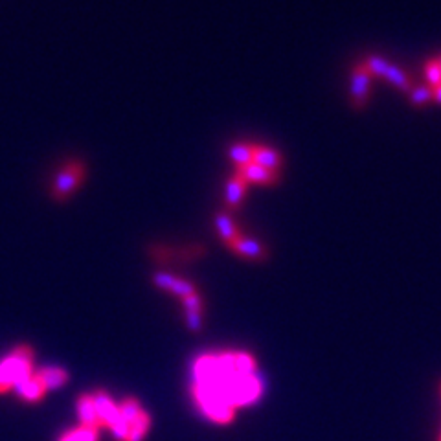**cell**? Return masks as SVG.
I'll list each match as a JSON object with an SVG mask.
<instances>
[{"mask_svg": "<svg viewBox=\"0 0 441 441\" xmlns=\"http://www.w3.org/2000/svg\"><path fill=\"white\" fill-rule=\"evenodd\" d=\"M370 85H371V74L366 67V63H361L357 65L351 72V87H350V94H351V105L361 109L362 105L368 100V94H370Z\"/></svg>", "mask_w": 441, "mask_h": 441, "instance_id": "6", "label": "cell"}, {"mask_svg": "<svg viewBox=\"0 0 441 441\" xmlns=\"http://www.w3.org/2000/svg\"><path fill=\"white\" fill-rule=\"evenodd\" d=\"M430 100H434V94H432V87L421 85L416 87L412 92H410V101L414 105H425Z\"/></svg>", "mask_w": 441, "mask_h": 441, "instance_id": "21", "label": "cell"}, {"mask_svg": "<svg viewBox=\"0 0 441 441\" xmlns=\"http://www.w3.org/2000/svg\"><path fill=\"white\" fill-rule=\"evenodd\" d=\"M35 371H37L39 377L46 385L48 392L63 388L70 381V373L65 368H61V366H43V368H37Z\"/></svg>", "mask_w": 441, "mask_h": 441, "instance_id": "14", "label": "cell"}, {"mask_svg": "<svg viewBox=\"0 0 441 441\" xmlns=\"http://www.w3.org/2000/svg\"><path fill=\"white\" fill-rule=\"evenodd\" d=\"M385 79L388 81V83H392L394 87H397L399 91L408 92L412 89V79L408 77V74L403 68L395 67V65H390L388 70H386L385 74Z\"/></svg>", "mask_w": 441, "mask_h": 441, "instance_id": "18", "label": "cell"}, {"mask_svg": "<svg viewBox=\"0 0 441 441\" xmlns=\"http://www.w3.org/2000/svg\"><path fill=\"white\" fill-rule=\"evenodd\" d=\"M153 283L157 285L158 289L177 296L179 300H184L186 296H190V294L199 290L195 287V283L184 280V278H179L175 274H170V272H157V274L153 276Z\"/></svg>", "mask_w": 441, "mask_h": 441, "instance_id": "7", "label": "cell"}, {"mask_svg": "<svg viewBox=\"0 0 441 441\" xmlns=\"http://www.w3.org/2000/svg\"><path fill=\"white\" fill-rule=\"evenodd\" d=\"M76 410L77 418H79V425H85V427L96 428V430L101 432L100 419H98V412H96V403L92 392L81 394L79 397H77Z\"/></svg>", "mask_w": 441, "mask_h": 441, "instance_id": "11", "label": "cell"}, {"mask_svg": "<svg viewBox=\"0 0 441 441\" xmlns=\"http://www.w3.org/2000/svg\"><path fill=\"white\" fill-rule=\"evenodd\" d=\"M96 403V412L100 419L101 430H113L120 419V401L113 397L107 390H94L92 392Z\"/></svg>", "mask_w": 441, "mask_h": 441, "instance_id": "5", "label": "cell"}, {"mask_svg": "<svg viewBox=\"0 0 441 441\" xmlns=\"http://www.w3.org/2000/svg\"><path fill=\"white\" fill-rule=\"evenodd\" d=\"M239 173L243 175V179L250 184L256 186H274L280 181V173H274V171L265 170L263 166H257V164H248L247 167L239 170Z\"/></svg>", "mask_w": 441, "mask_h": 441, "instance_id": "12", "label": "cell"}, {"mask_svg": "<svg viewBox=\"0 0 441 441\" xmlns=\"http://www.w3.org/2000/svg\"><path fill=\"white\" fill-rule=\"evenodd\" d=\"M254 147H256V143L248 142H238L230 146V149H228V160L236 166V171L243 170V167H247L248 164L254 162Z\"/></svg>", "mask_w": 441, "mask_h": 441, "instance_id": "15", "label": "cell"}, {"mask_svg": "<svg viewBox=\"0 0 441 441\" xmlns=\"http://www.w3.org/2000/svg\"><path fill=\"white\" fill-rule=\"evenodd\" d=\"M437 441H441V432H440V437H437Z\"/></svg>", "mask_w": 441, "mask_h": 441, "instance_id": "24", "label": "cell"}, {"mask_svg": "<svg viewBox=\"0 0 441 441\" xmlns=\"http://www.w3.org/2000/svg\"><path fill=\"white\" fill-rule=\"evenodd\" d=\"M215 230H217L219 234V238L223 239L224 245H230V243H234L238 238H241L243 232H241V228L238 226V223L234 221L232 217L228 214H217L215 215Z\"/></svg>", "mask_w": 441, "mask_h": 441, "instance_id": "16", "label": "cell"}, {"mask_svg": "<svg viewBox=\"0 0 441 441\" xmlns=\"http://www.w3.org/2000/svg\"><path fill=\"white\" fill-rule=\"evenodd\" d=\"M35 351L28 344L13 347L0 359V395L10 394L11 390L28 379L35 371Z\"/></svg>", "mask_w": 441, "mask_h": 441, "instance_id": "3", "label": "cell"}, {"mask_svg": "<svg viewBox=\"0 0 441 441\" xmlns=\"http://www.w3.org/2000/svg\"><path fill=\"white\" fill-rule=\"evenodd\" d=\"M228 248L236 254V256L243 257L247 261H254V263H261V261L267 260V248L261 245L257 239L254 238H247V236H241L234 243L228 245Z\"/></svg>", "mask_w": 441, "mask_h": 441, "instance_id": "9", "label": "cell"}, {"mask_svg": "<svg viewBox=\"0 0 441 441\" xmlns=\"http://www.w3.org/2000/svg\"><path fill=\"white\" fill-rule=\"evenodd\" d=\"M57 441H100V430L85 425H76L63 432Z\"/></svg>", "mask_w": 441, "mask_h": 441, "instance_id": "17", "label": "cell"}, {"mask_svg": "<svg viewBox=\"0 0 441 441\" xmlns=\"http://www.w3.org/2000/svg\"><path fill=\"white\" fill-rule=\"evenodd\" d=\"M87 175L85 164H81L79 160H72L68 164L57 171V175L53 177L52 188H50V193L56 200L63 203L67 200L68 197L76 193L79 190V186L83 184Z\"/></svg>", "mask_w": 441, "mask_h": 441, "instance_id": "4", "label": "cell"}, {"mask_svg": "<svg viewBox=\"0 0 441 441\" xmlns=\"http://www.w3.org/2000/svg\"><path fill=\"white\" fill-rule=\"evenodd\" d=\"M436 59H437V63H440V67H441V56L436 57Z\"/></svg>", "mask_w": 441, "mask_h": 441, "instance_id": "23", "label": "cell"}, {"mask_svg": "<svg viewBox=\"0 0 441 441\" xmlns=\"http://www.w3.org/2000/svg\"><path fill=\"white\" fill-rule=\"evenodd\" d=\"M151 425V414L136 397L129 395L120 401V419L110 432L116 441H143Z\"/></svg>", "mask_w": 441, "mask_h": 441, "instance_id": "2", "label": "cell"}, {"mask_svg": "<svg viewBox=\"0 0 441 441\" xmlns=\"http://www.w3.org/2000/svg\"><path fill=\"white\" fill-rule=\"evenodd\" d=\"M248 182L243 179L239 171H236L226 182V191H224V204L228 210H238L241 206L243 199L247 197Z\"/></svg>", "mask_w": 441, "mask_h": 441, "instance_id": "10", "label": "cell"}, {"mask_svg": "<svg viewBox=\"0 0 441 441\" xmlns=\"http://www.w3.org/2000/svg\"><path fill=\"white\" fill-rule=\"evenodd\" d=\"M254 164L263 166L265 170L280 173L281 166H283V157L280 151H276L271 146H257L254 147Z\"/></svg>", "mask_w": 441, "mask_h": 441, "instance_id": "13", "label": "cell"}, {"mask_svg": "<svg viewBox=\"0 0 441 441\" xmlns=\"http://www.w3.org/2000/svg\"><path fill=\"white\" fill-rule=\"evenodd\" d=\"M13 392H15V395L23 401V403H28V404L41 403V401L50 394L46 385L43 383V379L39 377L37 371H34V373L30 375L28 379H24L23 383L13 390Z\"/></svg>", "mask_w": 441, "mask_h": 441, "instance_id": "8", "label": "cell"}, {"mask_svg": "<svg viewBox=\"0 0 441 441\" xmlns=\"http://www.w3.org/2000/svg\"><path fill=\"white\" fill-rule=\"evenodd\" d=\"M366 67H368V70H370L371 77H385L386 70H388L390 67V63L386 61L385 57H381V56H370L368 59H366Z\"/></svg>", "mask_w": 441, "mask_h": 441, "instance_id": "19", "label": "cell"}, {"mask_svg": "<svg viewBox=\"0 0 441 441\" xmlns=\"http://www.w3.org/2000/svg\"><path fill=\"white\" fill-rule=\"evenodd\" d=\"M425 77H427V83L428 87H437L441 85V67L437 59H430L427 63V67H425Z\"/></svg>", "mask_w": 441, "mask_h": 441, "instance_id": "20", "label": "cell"}, {"mask_svg": "<svg viewBox=\"0 0 441 441\" xmlns=\"http://www.w3.org/2000/svg\"><path fill=\"white\" fill-rule=\"evenodd\" d=\"M432 94H434V101L441 105V85L434 87V89H432Z\"/></svg>", "mask_w": 441, "mask_h": 441, "instance_id": "22", "label": "cell"}, {"mask_svg": "<svg viewBox=\"0 0 441 441\" xmlns=\"http://www.w3.org/2000/svg\"><path fill=\"white\" fill-rule=\"evenodd\" d=\"M191 401L210 423L226 427L265 394L257 359L247 350L206 351L191 362Z\"/></svg>", "mask_w": 441, "mask_h": 441, "instance_id": "1", "label": "cell"}]
</instances>
